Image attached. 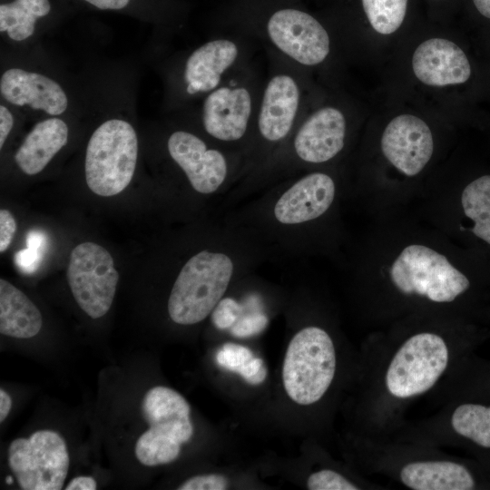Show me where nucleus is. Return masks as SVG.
Segmentation results:
<instances>
[{
    "label": "nucleus",
    "instance_id": "f257e3e1",
    "mask_svg": "<svg viewBox=\"0 0 490 490\" xmlns=\"http://www.w3.org/2000/svg\"><path fill=\"white\" fill-rule=\"evenodd\" d=\"M366 344L358 418L361 436L387 439L407 421L411 404L429 397L466 356L454 317L409 318Z\"/></svg>",
    "mask_w": 490,
    "mask_h": 490
},
{
    "label": "nucleus",
    "instance_id": "f03ea898",
    "mask_svg": "<svg viewBox=\"0 0 490 490\" xmlns=\"http://www.w3.org/2000/svg\"><path fill=\"white\" fill-rule=\"evenodd\" d=\"M338 194L332 174L312 170L279 181L222 214L254 231L272 258H297L335 247Z\"/></svg>",
    "mask_w": 490,
    "mask_h": 490
},
{
    "label": "nucleus",
    "instance_id": "7ed1b4c3",
    "mask_svg": "<svg viewBox=\"0 0 490 490\" xmlns=\"http://www.w3.org/2000/svg\"><path fill=\"white\" fill-rule=\"evenodd\" d=\"M470 287L466 275L444 254L415 243L395 258L385 280L361 289V299L375 321L454 317L453 309Z\"/></svg>",
    "mask_w": 490,
    "mask_h": 490
},
{
    "label": "nucleus",
    "instance_id": "20e7f679",
    "mask_svg": "<svg viewBox=\"0 0 490 490\" xmlns=\"http://www.w3.org/2000/svg\"><path fill=\"white\" fill-rule=\"evenodd\" d=\"M357 450L369 473L410 490H472L478 485L474 469L440 447L359 436Z\"/></svg>",
    "mask_w": 490,
    "mask_h": 490
},
{
    "label": "nucleus",
    "instance_id": "39448f33",
    "mask_svg": "<svg viewBox=\"0 0 490 490\" xmlns=\"http://www.w3.org/2000/svg\"><path fill=\"white\" fill-rule=\"evenodd\" d=\"M283 60L271 69L261 86L252 134L244 152L242 179L285 144L303 117L304 88L298 66Z\"/></svg>",
    "mask_w": 490,
    "mask_h": 490
},
{
    "label": "nucleus",
    "instance_id": "423d86ee",
    "mask_svg": "<svg viewBox=\"0 0 490 490\" xmlns=\"http://www.w3.org/2000/svg\"><path fill=\"white\" fill-rule=\"evenodd\" d=\"M325 326L309 324L291 338L282 380L287 395L300 406H314L331 390L339 371L337 343Z\"/></svg>",
    "mask_w": 490,
    "mask_h": 490
},
{
    "label": "nucleus",
    "instance_id": "0eeeda50",
    "mask_svg": "<svg viewBox=\"0 0 490 490\" xmlns=\"http://www.w3.org/2000/svg\"><path fill=\"white\" fill-rule=\"evenodd\" d=\"M261 86L246 67L205 95L201 126L210 141L242 153L252 134Z\"/></svg>",
    "mask_w": 490,
    "mask_h": 490
},
{
    "label": "nucleus",
    "instance_id": "6e6552de",
    "mask_svg": "<svg viewBox=\"0 0 490 490\" xmlns=\"http://www.w3.org/2000/svg\"><path fill=\"white\" fill-rule=\"evenodd\" d=\"M166 148L190 190L199 197L220 195L222 198L242 179V153L225 149L192 132H172Z\"/></svg>",
    "mask_w": 490,
    "mask_h": 490
},
{
    "label": "nucleus",
    "instance_id": "1a4fd4ad",
    "mask_svg": "<svg viewBox=\"0 0 490 490\" xmlns=\"http://www.w3.org/2000/svg\"><path fill=\"white\" fill-rule=\"evenodd\" d=\"M433 415L406 421L389 438L436 447L472 446L490 451V405L465 396L447 398Z\"/></svg>",
    "mask_w": 490,
    "mask_h": 490
},
{
    "label": "nucleus",
    "instance_id": "9d476101",
    "mask_svg": "<svg viewBox=\"0 0 490 490\" xmlns=\"http://www.w3.org/2000/svg\"><path fill=\"white\" fill-rule=\"evenodd\" d=\"M142 415L149 424L135 444V456L141 464L155 466L173 462L181 446L193 435L191 407L177 391L156 386L144 395Z\"/></svg>",
    "mask_w": 490,
    "mask_h": 490
},
{
    "label": "nucleus",
    "instance_id": "9b49d317",
    "mask_svg": "<svg viewBox=\"0 0 490 490\" xmlns=\"http://www.w3.org/2000/svg\"><path fill=\"white\" fill-rule=\"evenodd\" d=\"M138 157V139L126 121L111 119L93 132L86 148L84 172L89 189L99 196L122 192L131 182Z\"/></svg>",
    "mask_w": 490,
    "mask_h": 490
},
{
    "label": "nucleus",
    "instance_id": "f8f14e48",
    "mask_svg": "<svg viewBox=\"0 0 490 490\" xmlns=\"http://www.w3.org/2000/svg\"><path fill=\"white\" fill-rule=\"evenodd\" d=\"M69 463L66 443L53 430L18 437L8 447L9 467L24 490L62 489Z\"/></svg>",
    "mask_w": 490,
    "mask_h": 490
},
{
    "label": "nucleus",
    "instance_id": "ddd939ff",
    "mask_svg": "<svg viewBox=\"0 0 490 490\" xmlns=\"http://www.w3.org/2000/svg\"><path fill=\"white\" fill-rule=\"evenodd\" d=\"M67 280L79 307L92 318H99L113 304L119 274L107 250L83 242L70 254Z\"/></svg>",
    "mask_w": 490,
    "mask_h": 490
},
{
    "label": "nucleus",
    "instance_id": "4468645a",
    "mask_svg": "<svg viewBox=\"0 0 490 490\" xmlns=\"http://www.w3.org/2000/svg\"><path fill=\"white\" fill-rule=\"evenodd\" d=\"M265 34L278 54L298 67L318 65L330 52V38L324 26L296 8L275 11L265 24Z\"/></svg>",
    "mask_w": 490,
    "mask_h": 490
},
{
    "label": "nucleus",
    "instance_id": "2eb2a0df",
    "mask_svg": "<svg viewBox=\"0 0 490 490\" xmlns=\"http://www.w3.org/2000/svg\"><path fill=\"white\" fill-rule=\"evenodd\" d=\"M244 45L238 39H211L187 57L183 69L185 93L208 94L244 68Z\"/></svg>",
    "mask_w": 490,
    "mask_h": 490
},
{
    "label": "nucleus",
    "instance_id": "dca6fc26",
    "mask_svg": "<svg viewBox=\"0 0 490 490\" xmlns=\"http://www.w3.org/2000/svg\"><path fill=\"white\" fill-rule=\"evenodd\" d=\"M381 150L387 160L401 173L415 176L423 171L433 155L431 130L415 115H398L385 128Z\"/></svg>",
    "mask_w": 490,
    "mask_h": 490
},
{
    "label": "nucleus",
    "instance_id": "f3484780",
    "mask_svg": "<svg viewBox=\"0 0 490 490\" xmlns=\"http://www.w3.org/2000/svg\"><path fill=\"white\" fill-rule=\"evenodd\" d=\"M416 78L431 86L466 83L471 75V65L464 51L455 43L431 38L420 44L412 57Z\"/></svg>",
    "mask_w": 490,
    "mask_h": 490
},
{
    "label": "nucleus",
    "instance_id": "a211bd4d",
    "mask_svg": "<svg viewBox=\"0 0 490 490\" xmlns=\"http://www.w3.org/2000/svg\"><path fill=\"white\" fill-rule=\"evenodd\" d=\"M0 91L12 104H27L50 115L62 114L68 106L67 95L57 82L20 68L8 69L2 74Z\"/></svg>",
    "mask_w": 490,
    "mask_h": 490
},
{
    "label": "nucleus",
    "instance_id": "6ab92c4d",
    "mask_svg": "<svg viewBox=\"0 0 490 490\" xmlns=\"http://www.w3.org/2000/svg\"><path fill=\"white\" fill-rule=\"evenodd\" d=\"M67 140L68 126L63 120H44L26 135L15 153V162L25 174H37L66 144Z\"/></svg>",
    "mask_w": 490,
    "mask_h": 490
},
{
    "label": "nucleus",
    "instance_id": "aec40b11",
    "mask_svg": "<svg viewBox=\"0 0 490 490\" xmlns=\"http://www.w3.org/2000/svg\"><path fill=\"white\" fill-rule=\"evenodd\" d=\"M43 319L34 303L9 281L0 279V333L30 338L41 330Z\"/></svg>",
    "mask_w": 490,
    "mask_h": 490
},
{
    "label": "nucleus",
    "instance_id": "412c9836",
    "mask_svg": "<svg viewBox=\"0 0 490 490\" xmlns=\"http://www.w3.org/2000/svg\"><path fill=\"white\" fill-rule=\"evenodd\" d=\"M51 10L49 0H14L0 5V32L23 41L34 32L35 22Z\"/></svg>",
    "mask_w": 490,
    "mask_h": 490
},
{
    "label": "nucleus",
    "instance_id": "4be33fe9",
    "mask_svg": "<svg viewBox=\"0 0 490 490\" xmlns=\"http://www.w3.org/2000/svg\"><path fill=\"white\" fill-rule=\"evenodd\" d=\"M461 206L474 222L472 232L490 245V175L476 178L465 187Z\"/></svg>",
    "mask_w": 490,
    "mask_h": 490
},
{
    "label": "nucleus",
    "instance_id": "5701e85b",
    "mask_svg": "<svg viewBox=\"0 0 490 490\" xmlns=\"http://www.w3.org/2000/svg\"><path fill=\"white\" fill-rule=\"evenodd\" d=\"M407 0H362L367 18L375 31L390 34L402 24Z\"/></svg>",
    "mask_w": 490,
    "mask_h": 490
},
{
    "label": "nucleus",
    "instance_id": "b1692460",
    "mask_svg": "<svg viewBox=\"0 0 490 490\" xmlns=\"http://www.w3.org/2000/svg\"><path fill=\"white\" fill-rule=\"evenodd\" d=\"M253 358L250 348L240 344L225 343L217 351L216 361L222 368L237 372Z\"/></svg>",
    "mask_w": 490,
    "mask_h": 490
},
{
    "label": "nucleus",
    "instance_id": "393cba45",
    "mask_svg": "<svg viewBox=\"0 0 490 490\" xmlns=\"http://www.w3.org/2000/svg\"><path fill=\"white\" fill-rule=\"evenodd\" d=\"M241 315V302L225 295L211 312V319L216 328L224 330L230 329Z\"/></svg>",
    "mask_w": 490,
    "mask_h": 490
},
{
    "label": "nucleus",
    "instance_id": "a878e982",
    "mask_svg": "<svg viewBox=\"0 0 490 490\" xmlns=\"http://www.w3.org/2000/svg\"><path fill=\"white\" fill-rule=\"evenodd\" d=\"M269 323L264 312L253 313L240 318L230 328V334L237 338H249L263 331Z\"/></svg>",
    "mask_w": 490,
    "mask_h": 490
},
{
    "label": "nucleus",
    "instance_id": "bb28decb",
    "mask_svg": "<svg viewBox=\"0 0 490 490\" xmlns=\"http://www.w3.org/2000/svg\"><path fill=\"white\" fill-rule=\"evenodd\" d=\"M228 479L219 474L199 475L185 480L179 490H224L228 488Z\"/></svg>",
    "mask_w": 490,
    "mask_h": 490
},
{
    "label": "nucleus",
    "instance_id": "cd10ccee",
    "mask_svg": "<svg viewBox=\"0 0 490 490\" xmlns=\"http://www.w3.org/2000/svg\"><path fill=\"white\" fill-rule=\"evenodd\" d=\"M44 252L26 247L20 250L15 255V262L17 268L24 273H33L40 266Z\"/></svg>",
    "mask_w": 490,
    "mask_h": 490
},
{
    "label": "nucleus",
    "instance_id": "c85d7f7f",
    "mask_svg": "<svg viewBox=\"0 0 490 490\" xmlns=\"http://www.w3.org/2000/svg\"><path fill=\"white\" fill-rule=\"evenodd\" d=\"M16 230V221L13 214L5 210H0V252L5 251L14 238Z\"/></svg>",
    "mask_w": 490,
    "mask_h": 490
},
{
    "label": "nucleus",
    "instance_id": "c756f323",
    "mask_svg": "<svg viewBox=\"0 0 490 490\" xmlns=\"http://www.w3.org/2000/svg\"><path fill=\"white\" fill-rule=\"evenodd\" d=\"M239 374L250 385L262 383L267 377V368L260 358H252L240 371Z\"/></svg>",
    "mask_w": 490,
    "mask_h": 490
},
{
    "label": "nucleus",
    "instance_id": "7c9ffc66",
    "mask_svg": "<svg viewBox=\"0 0 490 490\" xmlns=\"http://www.w3.org/2000/svg\"><path fill=\"white\" fill-rule=\"evenodd\" d=\"M14 119L11 112L4 105L0 106V148L3 147L12 130Z\"/></svg>",
    "mask_w": 490,
    "mask_h": 490
},
{
    "label": "nucleus",
    "instance_id": "2f4dec72",
    "mask_svg": "<svg viewBox=\"0 0 490 490\" xmlns=\"http://www.w3.org/2000/svg\"><path fill=\"white\" fill-rule=\"evenodd\" d=\"M26 247L38 250L44 253L47 245V238L43 231L31 230L26 234Z\"/></svg>",
    "mask_w": 490,
    "mask_h": 490
},
{
    "label": "nucleus",
    "instance_id": "473e14b6",
    "mask_svg": "<svg viewBox=\"0 0 490 490\" xmlns=\"http://www.w3.org/2000/svg\"><path fill=\"white\" fill-rule=\"evenodd\" d=\"M96 488V481L92 476L74 477L65 487L66 490H95Z\"/></svg>",
    "mask_w": 490,
    "mask_h": 490
},
{
    "label": "nucleus",
    "instance_id": "72a5a7b5",
    "mask_svg": "<svg viewBox=\"0 0 490 490\" xmlns=\"http://www.w3.org/2000/svg\"><path fill=\"white\" fill-rule=\"evenodd\" d=\"M101 10H120L128 5L131 0H83Z\"/></svg>",
    "mask_w": 490,
    "mask_h": 490
},
{
    "label": "nucleus",
    "instance_id": "f704fd0d",
    "mask_svg": "<svg viewBox=\"0 0 490 490\" xmlns=\"http://www.w3.org/2000/svg\"><path fill=\"white\" fill-rule=\"evenodd\" d=\"M12 407V399L6 391L0 389V422L2 423L8 416Z\"/></svg>",
    "mask_w": 490,
    "mask_h": 490
},
{
    "label": "nucleus",
    "instance_id": "c9c22d12",
    "mask_svg": "<svg viewBox=\"0 0 490 490\" xmlns=\"http://www.w3.org/2000/svg\"><path fill=\"white\" fill-rule=\"evenodd\" d=\"M473 3L482 16L490 19V0H473Z\"/></svg>",
    "mask_w": 490,
    "mask_h": 490
},
{
    "label": "nucleus",
    "instance_id": "e433bc0d",
    "mask_svg": "<svg viewBox=\"0 0 490 490\" xmlns=\"http://www.w3.org/2000/svg\"><path fill=\"white\" fill-rule=\"evenodd\" d=\"M489 384H490V377H489Z\"/></svg>",
    "mask_w": 490,
    "mask_h": 490
}]
</instances>
